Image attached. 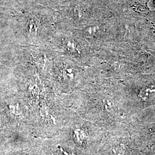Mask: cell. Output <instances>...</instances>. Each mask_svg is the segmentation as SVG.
<instances>
[{
  "mask_svg": "<svg viewBox=\"0 0 155 155\" xmlns=\"http://www.w3.org/2000/svg\"><path fill=\"white\" fill-rule=\"evenodd\" d=\"M54 155H70L67 152L64 151L61 148H59L56 150Z\"/></svg>",
  "mask_w": 155,
  "mask_h": 155,
  "instance_id": "3957f363",
  "label": "cell"
},
{
  "mask_svg": "<svg viewBox=\"0 0 155 155\" xmlns=\"http://www.w3.org/2000/svg\"><path fill=\"white\" fill-rule=\"evenodd\" d=\"M72 68H65L63 72V76L65 79H68L71 81L73 79L74 76V73L73 72Z\"/></svg>",
  "mask_w": 155,
  "mask_h": 155,
  "instance_id": "6da1fadb",
  "label": "cell"
},
{
  "mask_svg": "<svg viewBox=\"0 0 155 155\" xmlns=\"http://www.w3.org/2000/svg\"><path fill=\"white\" fill-rule=\"evenodd\" d=\"M84 133L81 130H79V129H78L77 130H75V135L77 137V140L79 141H83V138H84Z\"/></svg>",
  "mask_w": 155,
  "mask_h": 155,
  "instance_id": "7a4b0ae2",
  "label": "cell"
}]
</instances>
